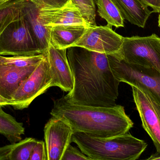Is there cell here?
Listing matches in <instances>:
<instances>
[{"label": "cell", "instance_id": "cell-4", "mask_svg": "<svg viewBox=\"0 0 160 160\" xmlns=\"http://www.w3.org/2000/svg\"><path fill=\"white\" fill-rule=\"evenodd\" d=\"M110 67L115 77L147 93L160 104V72L152 67L124 61L116 54H107Z\"/></svg>", "mask_w": 160, "mask_h": 160}, {"label": "cell", "instance_id": "cell-21", "mask_svg": "<svg viewBox=\"0 0 160 160\" xmlns=\"http://www.w3.org/2000/svg\"><path fill=\"white\" fill-rule=\"evenodd\" d=\"M46 54L30 56L17 55L12 57L0 55V65L19 69L38 65L45 58Z\"/></svg>", "mask_w": 160, "mask_h": 160}, {"label": "cell", "instance_id": "cell-10", "mask_svg": "<svg viewBox=\"0 0 160 160\" xmlns=\"http://www.w3.org/2000/svg\"><path fill=\"white\" fill-rule=\"evenodd\" d=\"M74 133L68 123L52 116L44 127L48 160H62L65 151L72 142Z\"/></svg>", "mask_w": 160, "mask_h": 160}, {"label": "cell", "instance_id": "cell-15", "mask_svg": "<svg viewBox=\"0 0 160 160\" xmlns=\"http://www.w3.org/2000/svg\"><path fill=\"white\" fill-rule=\"evenodd\" d=\"M119 9L124 20L141 28H144L153 10L140 0H112Z\"/></svg>", "mask_w": 160, "mask_h": 160}, {"label": "cell", "instance_id": "cell-6", "mask_svg": "<svg viewBox=\"0 0 160 160\" xmlns=\"http://www.w3.org/2000/svg\"><path fill=\"white\" fill-rule=\"evenodd\" d=\"M116 54L128 63L154 68L160 72V38L156 34L123 38Z\"/></svg>", "mask_w": 160, "mask_h": 160}, {"label": "cell", "instance_id": "cell-28", "mask_svg": "<svg viewBox=\"0 0 160 160\" xmlns=\"http://www.w3.org/2000/svg\"><path fill=\"white\" fill-rule=\"evenodd\" d=\"M10 1H13V0H0V5Z\"/></svg>", "mask_w": 160, "mask_h": 160}, {"label": "cell", "instance_id": "cell-29", "mask_svg": "<svg viewBox=\"0 0 160 160\" xmlns=\"http://www.w3.org/2000/svg\"><path fill=\"white\" fill-rule=\"evenodd\" d=\"M158 26L159 27V28H160V13L159 15L158 22Z\"/></svg>", "mask_w": 160, "mask_h": 160}, {"label": "cell", "instance_id": "cell-18", "mask_svg": "<svg viewBox=\"0 0 160 160\" xmlns=\"http://www.w3.org/2000/svg\"><path fill=\"white\" fill-rule=\"evenodd\" d=\"M25 128L22 123L3 111L0 106V134L4 135L11 143L22 140V135L24 134Z\"/></svg>", "mask_w": 160, "mask_h": 160}, {"label": "cell", "instance_id": "cell-25", "mask_svg": "<svg viewBox=\"0 0 160 160\" xmlns=\"http://www.w3.org/2000/svg\"><path fill=\"white\" fill-rule=\"evenodd\" d=\"M142 3L153 9V12L160 13V0H140Z\"/></svg>", "mask_w": 160, "mask_h": 160}, {"label": "cell", "instance_id": "cell-30", "mask_svg": "<svg viewBox=\"0 0 160 160\" xmlns=\"http://www.w3.org/2000/svg\"><path fill=\"white\" fill-rule=\"evenodd\" d=\"M92 1L96 3V0H92Z\"/></svg>", "mask_w": 160, "mask_h": 160}, {"label": "cell", "instance_id": "cell-9", "mask_svg": "<svg viewBox=\"0 0 160 160\" xmlns=\"http://www.w3.org/2000/svg\"><path fill=\"white\" fill-rule=\"evenodd\" d=\"M133 100L144 129L152 139L160 155V104L147 93L132 86Z\"/></svg>", "mask_w": 160, "mask_h": 160}, {"label": "cell", "instance_id": "cell-26", "mask_svg": "<svg viewBox=\"0 0 160 160\" xmlns=\"http://www.w3.org/2000/svg\"><path fill=\"white\" fill-rule=\"evenodd\" d=\"M12 102L11 101L6 99L3 97L2 96L0 95V106L2 107V106H7V105H10L11 106Z\"/></svg>", "mask_w": 160, "mask_h": 160}, {"label": "cell", "instance_id": "cell-2", "mask_svg": "<svg viewBox=\"0 0 160 160\" xmlns=\"http://www.w3.org/2000/svg\"><path fill=\"white\" fill-rule=\"evenodd\" d=\"M50 114L68 123L74 133L83 132L95 138L122 135L129 132L133 126L123 106L75 104L68 101L64 96L54 101Z\"/></svg>", "mask_w": 160, "mask_h": 160}, {"label": "cell", "instance_id": "cell-7", "mask_svg": "<svg viewBox=\"0 0 160 160\" xmlns=\"http://www.w3.org/2000/svg\"><path fill=\"white\" fill-rule=\"evenodd\" d=\"M52 77L47 55L12 96L11 106L15 110L28 108L33 101L51 87Z\"/></svg>", "mask_w": 160, "mask_h": 160}, {"label": "cell", "instance_id": "cell-19", "mask_svg": "<svg viewBox=\"0 0 160 160\" xmlns=\"http://www.w3.org/2000/svg\"><path fill=\"white\" fill-rule=\"evenodd\" d=\"M100 17L106 21L109 26L124 27V19L119 9L112 0H96Z\"/></svg>", "mask_w": 160, "mask_h": 160}, {"label": "cell", "instance_id": "cell-27", "mask_svg": "<svg viewBox=\"0 0 160 160\" xmlns=\"http://www.w3.org/2000/svg\"><path fill=\"white\" fill-rule=\"evenodd\" d=\"M148 160H160V155L156 152L155 154L151 155L150 157L147 159Z\"/></svg>", "mask_w": 160, "mask_h": 160}, {"label": "cell", "instance_id": "cell-16", "mask_svg": "<svg viewBox=\"0 0 160 160\" xmlns=\"http://www.w3.org/2000/svg\"><path fill=\"white\" fill-rule=\"evenodd\" d=\"M22 9L40 49L45 54L49 47V26H45L40 21L38 16V8L30 0H26Z\"/></svg>", "mask_w": 160, "mask_h": 160}, {"label": "cell", "instance_id": "cell-23", "mask_svg": "<svg viewBox=\"0 0 160 160\" xmlns=\"http://www.w3.org/2000/svg\"><path fill=\"white\" fill-rule=\"evenodd\" d=\"M62 160H91L86 155L70 144L64 153Z\"/></svg>", "mask_w": 160, "mask_h": 160}, {"label": "cell", "instance_id": "cell-1", "mask_svg": "<svg viewBox=\"0 0 160 160\" xmlns=\"http://www.w3.org/2000/svg\"><path fill=\"white\" fill-rule=\"evenodd\" d=\"M67 49L74 85L65 97L70 102L81 105H116L120 82L113 75L107 54L79 47Z\"/></svg>", "mask_w": 160, "mask_h": 160}, {"label": "cell", "instance_id": "cell-12", "mask_svg": "<svg viewBox=\"0 0 160 160\" xmlns=\"http://www.w3.org/2000/svg\"><path fill=\"white\" fill-rule=\"evenodd\" d=\"M38 8V18L45 26L83 25L88 27L79 9L71 0L63 6Z\"/></svg>", "mask_w": 160, "mask_h": 160}, {"label": "cell", "instance_id": "cell-13", "mask_svg": "<svg viewBox=\"0 0 160 160\" xmlns=\"http://www.w3.org/2000/svg\"><path fill=\"white\" fill-rule=\"evenodd\" d=\"M38 65L19 69L0 65V95L11 101L14 93Z\"/></svg>", "mask_w": 160, "mask_h": 160}, {"label": "cell", "instance_id": "cell-22", "mask_svg": "<svg viewBox=\"0 0 160 160\" xmlns=\"http://www.w3.org/2000/svg\"><path fill=\"white\" fill-rule=\"evenodd\" d=\"M78 7L88 27L97 26L96 4L92 0H71Z\"/></svg>", "mask_w": 160, "mask_h": 160}, {"label": "cell", "instance_id": "cell-3", "mask_svg": "<svg viewBox=\"0 0 160 160\" xmlns=\"http://www.w3.org/2000/svg\"><path fill=\"white\" fill-rule=\"evenodd\" d=\"M72 142L91 160H135L147 147L145 141L129 132L113 137L95 138L83 132H75Z\"/></svg>", "mask_w": 160, "mask_h": 160}, {"label": "cell", "instance_id": "cell-17", "mask_svg": "<svg viewBox=\"0 0 160 160\" xmlns=\"http://www.w3.org/2000/svg\"><path fill=\"white\" fill-rule=\"evenodd\" d=\"M37 142L34 138H26L0 147V160H29Z\"/></svg>", "mask_w": 160, "mask_h": 160}, {"label": "cell", "instance_id": "cell-20", "mask_svg": "<svg viewBox=\"0 0 160 160\" xmlns=\"http://www.w3.org/2000/svg\"><path fill=\"white\" fill-rule=\"evenodd\" d=\"M26 0H13L0 5V36L7 27L17 18Z\"/></svg>", "mask_w": 160, "mask_h": 160}, {"label": "cell", "instance_id": "cell-24", "mask_svg": "<svg viewBox=\"0 0 160 160\" xmlns=\"http://www.w3.org/2000/svg\"><path fill=\"white\" fill-rule=\"evenodd\" d=\"M29 160H48L46 145L43 141H38L31 153Z\"/></svg>", "mask_w": 160, "mask_h": 160}, {"label": "cell", "instance_id": "cell-5", "mask_svg": "<svg viewBox=\"0 0 160 160\" xmlns=\"http://www.w3.org/2000/svg\"><path fill=\"white\" fill-rule=\"evenodd\" d=\"M22 9V8L17 18L6 28L0 36V55L30 56L44 54Z\"/></svg>", "mask_w": 160, "mask_h": 160}, {"label": "cell", "instance_id": "cell-8", "mask_svg": "<svg viewBox=\"0 0 160 160\" xmlns=\"http://www.w3.org/2000/svg\"><path fill=\"white\" fill-rule=\"evenodd\" d=\"M123 38L108 24L88 27L73 47H81L100 53L114 54L120 50Z\"/></svg>", "mask_w": 160, "mask_h": 160}, {"label": "cell", "instance_id": "cell-14", "mask_svg": "<svg viewBox=\"0 0 160 160\" xmlns=\"http://www.w3.org/2000/svg\"><path fill=\"white\" fill-rule=\"evenodd\" d=\"M83 25L49 26V45L56 49H68L78 42L87 28Z\"/></svg>", "mask_w": 160, "mask_h": 160}, {"label": "cell", "instance_id": "cell-11", "mask_svg": "<svg viewBox=\"0 0 160 160\" xmlns=\"http://www.w3.org/2000/svg\"><path fill=\"white\" fill-rule=\"evenodd\" d=\"M51 76V87L58 86L70 92L74 87L73 72L67 56V49H59L50 44L46 53Z\"/></svg>", "mask_w": 160, "mask_h": 160}]
</instances>
